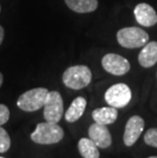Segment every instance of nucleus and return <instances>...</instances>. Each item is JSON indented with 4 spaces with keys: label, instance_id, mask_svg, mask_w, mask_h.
Returning a JSON list of instances; mask_svg holds the SVG:
<instances>
[{
    "label": "nucleus",
    "instance_id": "obj_1",
    "mask_svg": "<svg viewBox=\"0 0 157 158\" xmlns=\"http://www.w3.org/2000/svg\"><path fill=\"white\" fill-rule=\"evenodd\" d=\"M64 136L62 127L55 123H40L37 124L35 131L31 134L33 142L41 145H51L60 142Z\"/></svg>",
    "mask_w": 157,
    "mask_h": 158
},
{
    "label": "nucleus",
    "instance_id": "obj_2",
    "mask_svg": "<svg viewBox=\"0 0 157 158\" xmlns=\"http://www.w3.org/2000/svg\"><path fill=\"white\" fill-rule=\"evenodd\" d=\"M92 73L87 65H73L65 69L62 75L63 84L69 89L80 90L91 83Z\"/></svg>",
    "mask_w": 157,
    "mask_h": 158
},
{
    "label": "nucleus",
    "instance_id": "obj_3",
    "mask_svg": "<svg viewBox=\"0 0 157 158\" xmlns=\"http://www.w3.org/2000/svg\"><path fill=\"white\" fill-rule=\"evenodd\" d=\"M118 44L129 49H135L143 47L148 43L149 35L144 30L137 27L121 29L116 34Z\"/></svg>",
    "mask_w": 157,
    "mask_h": 158
},
{
    "label": "nucleus",
    "instance_id": "obj_4",
    "mask_svg": "<svg viewBox=\"0 0 157 158\" xmlns=\"http://www.w3.org/2000/svg\"><path fill=\"white\" fill-rule=\"evenodd\" d=\"M49 91L46 88H34L19 97L16 105L27 112H33L44 107Z\"/></svg>",
    "mask_w": 157,
    "mask_h": 158
},
{
    "label": "nucleus",
    "instance_id": "obj_5",
    "mask_svg": "<svg viewBox=\"0 0 157 158\" xmlns=\"http://www.w3.org/2000/svg\"><path fill=\"white\" fill-rule=\"evenodd\" d=\"M104 98L109 106L115 107V108H122L131 101L132 91L126 84H115L107 89Z\"/></svg>",
    "mask_w": 157,
    "mask_h": 158
},
{
    "label": "nucleus",
    "instance_id": "obj_6",
    "mask_svg": "<svg viewBox=\"0 0 157 158\" xmlns=\"http://www.w3.org/2000/svg\"><path fill=\"white\" fill-rule=\"evenodd\" d=\"M44 118L46 122L57 123L63 115V100L57 91L48 93L44 104Z\"/></svg>",
    "mask_w": 157,
    "mask_h": 158
},
{
    "label": "nucleus",
    "instance_id": "obj_7",
    "mask_svg": "<svg viewBox=\"0 0 157 158\" xmlns=\"http://www.w3.org/2000/svg\"><path fill=\"white\" fill-rule=\"evenodd\" d=\"M101 64L106 72L114 76L126 75L131 69L129 60L115 53H108L103 56Z\"/></svg>",
    "mask_w": 157,
    "mask_h": 158
},
{
    "label": "nucleus",
    "instance_id": "obj_8",
    "mask_svg": "<svg viewBox=\"0 0 157 158\" xmlns=\"http://www.w3.org/2000/svg\"><path fill=\"white\" fill-rule=\"evenodd\" d=\"M145 122L141 116L133 115L126 122L125 133H123V143L126 146L131 147L137 142L144 131Z\"/></svg>",
    "mask_w": 157,
    "mask_h": 158
},
{
    "label": "nucleus",
    "instance_id": "obj_9",
    "mask_svg": "<svg viewBox=\"0 0 157 158\" xmlns=\"http://www.w3.org/2000/svg\"><path fill=\"white\" fill-rule=\"evenodd\" d=\"M88 134L89 138L98 146V148L106 149V148L110 147V145H111V135H110V132L107 129V127L104 126V124H100L97 123L91 124L89 127Z\"/></svg>",
    "mask_w": 157,
    "mask_h": 158
},
{
    "label": "nucleus",
    "instance_id": "obj_10",
    "mask_svg": "<svg viewBox=\"0 0 157 158\" xmlns=\"http://www.w3.org/2000/svg\"><path fill=\"white\" fill-rule=\"evenodd\" d=\"M136 21L143 27H152L157 23V13L151 5L147 3H139L135 7Z\"/></svg>",
    "mask_w": 157,
    "mask_h": 158
},
{
    "label": "nucleus",
    "instance_id": "obj_11",
    "mask_svg": "<svg viewBox=\"0 0 157 158\" xmlns=\"http://www.w3.org/2000/svg\"><path fill=\"white\" fill-rule=\"evenodd\" d=\"M139 63L143 68H151L157 62V42H148L143 46L138 56Z\"/></svg>",
    "mask_w": 157,
    "mask_h": 158
},
{
    "label": "nucleus",
    "instance_id": "obj_12",
    "mask_svg": "<svg viewBox=\"0 0 157 158\" xmlns=\"http://www.w3.org/2000/svg\"><path fill=\"white\" fill-rule=\"evenodd\" d=\"M118 108L112 106L109 107H100L95 110H93L92 117L95 120V123L108 126V124L113 123L118 118Z\"/></svg>",
    "mask_w": 157,
    "mask_h": 158
},
{
    "label": "nucleus",
    "instance_id": "obj_13",
    "mask_svg": "<svg viewBox=\"0 0 157 158\" xmlns=\"http://www.w3.org/2000/svg\"><path fill=\"white\" fill-rule=\"evenodd\" d=\"M87 106V101L84 97H76L72 102L71 106L65 112V120L68 123H75L78 119L81 118V116L84 114Z\"/></svg>",
    "mask_w": 157,
    "mask_h": 158
},
{
    "label": "nucleus",
    "instance_id": "obj_14",
    "mask_svg": "<svg viewBox=\"0 0 157 158\" xmlns=\"http://www.w3.org/2000/svg\"><path fill=\"white\" fill-rule=\"evenodd\" d=\"M72 10L79 13H88L96 10L98 0H64Z\"/></svg>",
    "mask_w": 157,
    "mask_h": 158
},
{
    "label": "nucleus",
    "instance_id": "obj_15",
    "mask_svg": "<svg viewBox=\"0 0 157 158\" xmlns=\"http://www.w3.org/2000/svg\"><path fill=\"white\" fill-rule=\"evenodd\" d=\"M79 152L83 158H99L100 153L98 146L88 138H82L78 144Z\"/></svg>",
    "mask_w": 157,
    "mask_h": 158
},
{
    "label": "nucleus",
    "instance_id": "obj_16",
    "mask_svg": "<svg viewBox=\"0 0 157 158\" xmlns=\"http://www.w3.org/2000/svg\"><path fill=\"white\" fill-rule=\"evenodd\" d=\"M10 148V138L8 133L0 126V153H5Z\"/></svg>",
    "mask_w": 157,
    "mask_h": 158
},
{
    "label": "nucleus",
    "instance_id": "obj_17",
    "mask_svg": "<svg viewBox=\"0 0 157 158\" xmlns=\"http://www.w3.org/2000/svg\"><path fill=\"white\" fill-rule=\"evenodd\" d=\"M144 142L148 146L157 148V127L149 129L144 135Z\"/></svg>",
    "mask_w": 157,
    "mask_h": 158
},
{
    "label": "nucleus",
    "instance_id": "obj_18",
    "mask_svg": "<svg viewBox=\"0 0 157 158\" xmlns=\"http://www.w3.org/2000/svg\"><path fill=\"white\" fill-rule=\"evenodd\" d=\"M9 119V109L4 104H0V126L4 124Z\"/></svg>",
    "mask_w": 157,
    "mask_h": 158
},
{
    "label": "nucleus",
    "instance_id": "obj_19",
    "mask_svg": "<svg viewBox=\"0 0 157 158\" xmlns=\"http://www.w3.org/2000/svg\"><path fill=\"white\" fill-rule=\"evenodd\" d=\"M3 39H4V29L0 26V45H1Z\"/></svg>",
    "mask_w": 157,
    "mask_h": 158
},
{
    "label": "nucleus",
    "instance_id": "obj_20",
    "mask_svg": "<svg viewBox=\"0 0 157 158\" xmlns=\"http://www.w3.org/2000/svg\"><path fill=\"white\" fill-rule=\"evenodd\" d=\"M2 83H3V76H2V73H0V88H1V86H2Z\"/></svg>",
    "mask_w": 157,
    "mask_h": 158
},
{
    "label": "nucleus",
    "instance_id": "obj_21",
    "mask_svg": "<svg viewBox=\"0 0 157 158\" xmlns=\"http://www.w3.org/2000/svg\"><path fill=\"white\" fill-rule=\"evenodd\" d=\"M148 158H157V156H150V157H148Z\"/></svg>",
    "mask_w": 157,
    "mask_h": 158
},
{
    "label": "nucleus",
    "instance_id": "obj_22",
    "mask_svg": "<svg viewBox=\"0 0 157 158\" xmlns=\"http://www.w3.org/2000/svg\"><path fill=\"white\" fill-rule=\"evenodd\" d=\"M0 11H1V6H0Z\"/></svg>",
    "mask_w": 157,
    "mask_h": 158
},
{
    "label": "nucleus",
    "instance_id": "obj_23",
    "mask_svg": "<svg viewBox=\"0 0 157 158\" xmlns=\"http://www.w3.org/2000/svg\"><path fill=\"white\" fill-rule=\"evenodd\" d=\"M0 158H4V157H0Z\"/></svg>",
    "mask_w": 157,
    "mask_h": 158
}]
</instances>
